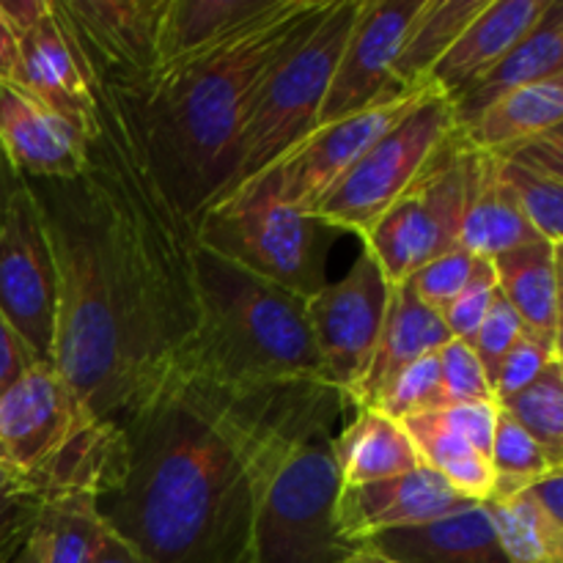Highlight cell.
<instances>
[{
	"label": "cell",
	"instance_id": "cell-1",
	"mask_svg": "<svg viewBox=\"0 0 563 563\" xmlns=\"http://www.w3.org/2000/svg\"><path fill=\"white\" fill-rule=\"evenodd\" d=\"M346 399L319 379L225 383L170 366L119 423L102 517L146 563H251L264 487Z\"/></svg>",
	"mask_w": 563,
	"mask_h": 563
},
{
	"label": "cell",
	"instance_id": "cell-2",
	"mask_svg": "<svg viewBox=\"0 0 563 563\" xmlns=\"http://www.w3.org/2000/svg\"><path fill=\"white\" fill-rule=\"evenodd\" d=\"M58 275L53 366L77 405L119 429L170 368L152 306L88 179H27Z\"/></svg>",
	"mask_w": 563,
	"mask_h": 563
},
{
	"label": "cell",
	"instance_id": "cell-3",
	"mask_svg": "<svg viewBox=\"0 0 563 563\" xmlns=\"http://www.w3.org/2000/svg\"><path fill=\"white\" fill-rule=\"evenodd\" d=\"M319 5L284 0L242 36L157 71L143 91L130 93L154 170L192 231L234 181L240 137L264 75Z\"/></svg>",
	"mask_w": 563,
	"mask_h": 563
},
{
	"label": "cell",
	"instance_id": "cell-4",
	"mask_svg": "<svg viewBox=\"0 0 563 563\" xmlns=\"http://www.w3.org/2000/svg\"><path fill=\"white\" fill-rule=\"evenodd\" d=\"M86 80L93 97L86 174L102 196L121 253L146 291L174 366L198 328L196 231L176 212L154 170L130 93L99 77L86 75Z\"/></svg>",
	"mask_w": 563,
	"mask_h": 563
},
{
	"label": "cell",
	"instance_id": "cell-5",
	"mask_svg": "<svg viewBox=\"0 0 563 563\" xmlns=\"http://www.w3.org/2000/svg\"><path fill=\"white\" fill-rule=\"evenodd\" d=\"M192 275L198 328L174 366L225 383H322L306 297L201 245L192 247Z\"/></svg>",
	"mask_w": 563,
	"mask_h": 563
},
{
	"label": "cell",
	"instance_id": "cell-6",
	"mask_svg": "<svg viewBox=\"0 0 563 563\" xmlns=\"http://www.w3.org/2000/svg\"><path fill=\"white\" fill-rule=\"evenodd\" d=\"M121 434L75 401L53 363H36L0 396V462L31 478L44 498L64 489H113Z\"/></svg>",
	"mask_w": 563,
	"mask_h": 563
},
{
	"label": "cell",
	"instance_id": "cell-7",
	"mask_svg": "<svg viewBox=\"0 0 563 563\" xmlns=\"http://www.w3.org/2000/svg\"><path fill=\"white\" fill-rule=\"evenodd\" d=\"M361 3L363 0H322L317 14L269 66L242 130L240 159L229 192L273 168L289 148L317 130L319 108Z\"/></svg>",
	"mask_w": 563,
	"mask_h": 563
},
{
	"label": "cell",
	"instance_id": "cell-8",
	"mask_svg": "<svg viewBox=\"0 0 563 563\" xmlns=\"http://www.w3.org/2000/svg\"><path fill=\"white\" fill-rule=\"evenodd\" d=\"M330 234L322 220L280 198L269 170L214 201L196 223V245L306 300L328 286Z\"/></svg>",
	"mask_w": 563,
	"mask_h": 563
},
{
	"label": "cell",
	"instance_id": "cell-9",
	"mask_svg": "<svg viewBox=\"0 0 563 563\" xmlns=\"http://www.w3.org/2000/svg\"><path fill=\"white\" fill-rule=\"evenodd\" d=\"M341 478L333 429L289 451L264 487L251 533V563H341L355 553L335 526Z\"/></svg>",
	"mask_w": 563,
	"mask_h": 563
},
{
	"label": "cell",
	"instance_id": "cell-10",
	"mask_svg": "<svg viewBox=\"0 0 563 563\" xmlns=\"http://www.w3.org/2000/svg\"><path fill=\"white\" fill-rule=\"evenodd\" d=\"M460 126L449 99L429 88L421 102L390 126L319 201L313 218L333 231H352L363 240L449 148Z\"/></svg>",
	"mask_w": 563,
	"mask_h": 563
},
{
	"label": "cell",
	"instance_id": "cell-11",
	"mask_svg": "<svg viewBox=\"0 0 563 563\" xmlns=\"http://www.w3.org/2000/svg\"><path fill=\"white\" fill-rule=\"evenodd\" d=\"M467 157L471 146L456 132L432 170L363 236V247L388 284H401L432 258L460 247Z\"/></svg>",
	"mask_w": 563,
	"mask_h": 563
},
{
	"label": "cell",
	"instance_id": "cell-12",
	"mask_svg": "<svg viewBox=\"0 0 563 563\" xmlns=\"http://www.w3.org/2000/svg\"><path fill=\"white\" fill-rule=\"evenodd\" d=\"M390 289L372 253L363 247L350 273L306 300L322 383L352 405L377 352Z\"/></svg>",
	"mask_w": 563,
	"mask_h": 563
},
{
	"label": "cell",
	"instance_id": "cell-13",
	"mask_svg": "<svg viewBox=\"0 0 563 563\" xmlns=\"http://www.w3.org/2000/svg\"><path fill=\"white\" fill-rule=\"evenodd\" d=\"M77 64L126 93L157 75V38L165 0H49Z\"/></svg>",
	"mask_w": 563,
	"mask_h": 563
},
{
	"label": "cell",
	"instance_id": "cell-14",
	"mask_svg": "<svg viewBox=\"0 0 563 563\" xmlns=\"http://www.w3.org/2000/svg\"><path fill=\"white\" fill-rule=\"evenodd\" d=\"M0 313L38 363H53L58 275L31 187L14 198L0 229Z\"/></svg>",
	"mask_w": 563,
	"mask_h": 563
},
{
	"label": "cell",
	"instance_id": "cell-15",
	"mask_svg": "<svg viewBox=\"0 0 563 563\" xmlns=\"http://www.w3.org/2000/svg\"><path fill=\"white\" fill-rule=\"evenodd\" d=\"M429 86L396 93L355 115L319 126L311 135L302 137L295 148L284 154L269 168L280 198L291 207L311 214L324 196L341 181V176L385 135L394 124H399L418 102Z\"/></svg>",
	"mask_w": 563,
	"mask_h": 563
},
{
	"label": "cell",
	"instance_id": "cell-16",
	"mask_svg": "<svg viewBox=\"0 0 563 563\" xmlns=\"http://www.w3.org/2000/svg\"><path fill=\"white\" fill-rule=\"evenodd\" d=\"M421 5L423 0H363L319 108L317 130L405 93L396 88V58Z\"/></svg>",
	"mask_w": 563,
	"mask_h": 563
},
{
	"label": "cell",
	"instance_id": "cell-17",
	"mask_svg": "<svg viewBox=\"0 0 563 563\" xmlns=\"http://www.w3.org/2000/svg\"><path fill=\"white\" fill-rule=\"evenodd\" d=\"M465 495L456 493L440 473L416 467L383 482L341 487L335 526L344 542L361 548L368 539L401 528H416L465 509Z\"/></svg>",
	"mask_w": 563,
	"mask_h": 563
},
{
	"label": "cell",
	"instance_id": "cell-18",
	"mask_svg": "<svg viewBox=\"0 0 563 563\" xmlns=\"http://www.w3.org/2000/svg\"><path fill=\"white\" fill-rule=\"evenodd\" d=\"M0 143L25 179L69 181L86 174L88 141L20 82L0 77Z\"/></svg>",
	"mask_w": 563,
	"mask_h": 563
},
{
	"label": "cell",
	"instance_id": "cell-19",
	"mask_svg": "<svg viewBox=\"0 0 563 563\" xmlns=\"http://www.w3.org/2000/svg\"><path fill=\"white\" fill-rule=\"evenodd\" d=\"M44 108L75 126L86 141L93 135V97L69 38L49 11L16 38V80Z\"/></svg>",
	"mask_w": 563,
	"mask_h": 563
},
{
	"label": "cell",
	"instance_id": "cell-20",
	"mask_svg": "<svg viewBox=\"0 0 563 563\" xmlns=\"http://www.w3.org/2000/svg\"><path fill=\"white\" fill-rule=\"evenodd\" d=\"M548 5L550 0H487L482 14L460 33L449 53L438 60L429 82L449 102L456 99L531 33Z\"/></svg>",
	"mask_w": 563,
	"mask_h": 563
},
{
	"label": "cell",
	"instance_id": "cell-21",
	"mask_svg": "<svg viewBox=\"0 0 563 563\" xmlns=\"http://www.w3.org/2000/svg\"><path fill=\"white\" fill-rule=\"evenodd\" d=\"M361 548L394 563H509L495 537L487 506L478 500L440 520L379 533Z\"/></svg>",
	"mask_w": 563,
	"mask_h": 563
},
{
	"label": "cell",
	"instance_id": "cell-22",
	"mask_svg": "<svg viewBox=\"0 0 563 563\" xmlns=\"http://www.w3.org/2000/svg\"><path fill=\"white\" fill-rule=\"evenodd\" d=\"M284 0H165L157 38V71L185 64L242 36Z\"/></svg>",
	"mask_w": 563,
	"mask_h": 563
},
{
	"label": "cell",
	"instance_id": "cell-23",
	"mask_svg": "<svg viewBox=\"0 0 563 563\" xmlns=\"http://www.w3.org/2000/svg\"><path fill=\"white\" fill-rule=\"evenodd\" d=\"M449 341L451 333L445 330L440 313L432 311V308L412 291V286L407 284V280L394 284L388 311H385L383 333H379L377 352H374L372 366H368L361 390H357L352 405H355L357 410L374 407L396 374L405 372L410 363L421 361L423 355L440 352Z\"/></svg>",
	"mask_w": 563,
	"mask_h": 563
},
{
	"label": "cell",
	"instance_id": "cell-24",
	"mask_svg": "<svg viewBox=\"0 0 563 563\" xmlns=\"http://www.w3.org/2000/svg\"><path fill=\"white\" fill-rule=\"evenodd\" d=\"M500 181L509 187L522 214L542 240L561 245L563 240V132L528 137V141L489 152Z\"/></svg>",
	"mask_w": 563,
	"mask_h": 563
},
{
	"label": "cell",
	"instance_id": "cell-25",
	"mask_svg": "<svg viewBox=\"0 0 563 563\" xmlns=\"http://www.w3.org/2000/svg\"><path fill=\"white\" fill-rule=\"evenodd\" d=\"M539 240L542 236L531 229L520 203L500 181L493 154L471 148L460 247L478 258H495Z\"/></svg>",
	"mask_w": 563,
	"mask_h": 563
},
{
	"label": "cell",
	"instance_id": "cell-26",
	"mask_svg": "<svg viewBox=\"0 0 563 563\" xmlns=\"http://www.w3.org/2000/svg\"><path fill=\"white\" fill-rule=\"evenodd\" d=\"M563 75V3L550 0L542 20L531 27L520 44L509 49L493 69L478 77L467 91L451 99L456 126H465L487 110L495 99L506 97L517 88L533 86V82L550 80Z\"/></svg>",
	"mask_w": 563,
	"mask_h": 563
},
{
	"label": "cell",
	"instance_id": "cell-27",
	"mask_svg": "<svg viewBox=\"0 0 563 563\" xmlns=\"http://www.w3.org/2000/svg\"><path fill=\"white\" fill-rule=\"evenodd\" d=\"M489 262L526 333L561 346V245L539 240Z\"/></svg>",
	"mask_w": 563,
	"mask_h": 563
},
{
	"label": "cell",
	"instance_id": "cell-28",
	"mask_svg": "<svg viewBox=\"0 0 563 563\" xmlns=\"http://www.w3.org/2000/svg\"><path fill=\"white\" fill-rule=\"evenodd\" d=\"M333 456L341 487L383 482L421 467L418 451L401 421L363 407L350 427L333 434Z\"/></svg>",
	"mask_w": 563,
	"mask_h": 563
},
{
	"label": "cell",
	"instance_id": "cell-29",
	"mask_svg": "<svg viewBox=\"0 0 563 563\" xmlns=\"http://www.w3.org/2000/svg\"><path fill=\"white\" fill-rule=\"evenodd\" d=\"M563 124V75L517 88L495 99L487 110L460 130L462 141L476 152H500L506 146L548 135Z\"/></svg>",
	"mask_w": 563,
	"mask_h": 563
},
{
	"label": "cell",
	"instance_id": "cell-30",
	"mask_svg": "<svg viewBox=\"0 0 563 563\" xmlns=\"http://www.w3.org/2000/svg\"><path fill=\"white\" fill-rule=\"evenodd\" d=\"M484 5L487 0H423L396 58V88L412 91V88L429 86V75L438 60L449 53L460 33L482 14Z\"/></svg>",
	"mask_w": 563,
	"mask_h": 563
},
{
	"label": "cell",
	"instance_id": "cell-31",
	"mask_svg": "<svg viewBox=\"0 0 563 563\" xmlns=\"http://www.w3.org/2000/svg\"><path fill=\"white\" fill-rule=\"evenodd\" d=\"M418 451L423 467L440 473L451 487L467 500H484L493 495L495 473L484 454H478L465 438L445 427L438 412H421L401 421Z\"/></svg>",
	"mask_w": 563,
	"mask_h": 563
},
{
	"label": "cell",
	"instance_id": "cell-32",
	"mask_svg": "<svg viewBox=\"0 0 563 563\" xmlns=\"http://www.w3.org/2000/svg\"><path fill=\"white\" fill-rule=\"evenodd\" d=\"M99 500L93 489H64L44 498L33 531L42 563H88L104 531Z\"/></svg>",
	"mask_w": 563,
	"mask_h": 563
},
{
	"label": "cell",
	"instance_id": "cell-33",
	"mask_svg": "<svg viewBox=\"0 0 563 563\" xmlns=\"http://www.w3.org/2000/svg\"><path fill=\"white\" fill-rule=\"evenodd\" d=\"M509 563H563V522L550 520L528 489L484 500Z\"/></svg>",
	"mask_w": 563,
	"mask_h": 563
},
{
	"label": "cell",
	"instance_id": "cell-34",
	"mask_svg": "<svg viewBox=\"0 0 563 563\" xmlns=\"http://www.w3.org/2000/svg\"><path fill=\"white\" fill-rule=\"evenodd\" d=\"M489 465L495 473V487L489 498H511L531 487L537 478L548 476L553 471H563L561 462H555L526 429L511 421L504 410L498 412L495 423L493 449H489ZM487 498V500H489Z\"/></svg>",
	"mask_w": 563,
	"mask_h": 563
},
{
	"label": "cell",
	"instance_id": "cell-35",
	"mask_svg": "<svg viewBox=\"0 0 563 563\" xmlns=\"http://www.w3.org/2000/svg\"><path fill=\"white\" fill-rule=\"evenodd\" d=\"M563 465V361H553L537 383L498 405Z\"/></svg>",
	"mask_w": 563,
	"mask_h": 563
},
{
	"label": "cell",
	"instance_id": "cell-36",
	"mask_svg": "<svg viewBox=\"0 0 563 563\" xmlns=\"http://www.w3.org/2000/svg\"><path fill=\"white\" fill-rule=\"evenodd\" d=\"M42 504V489L0 462V563H9L31 539Z\"/></svg>",
	"mask_w": 563,
	"mask_h": 563
},
{
	"label": "cell",
	"instance_id": "cell-37",
	"mask_svg": "<svg viewBox=\"0 0 563 563\" xmlns=\"http://www.w3.org/2000/svg\"><path fill=\"white\" fill-rule=\"evenodd\" d=\"M443 407V385H440V361L438 352L423 355L421 361L410 363L405 372L396 374L374 410L385 412V416L405 421L410 416H421V412H432Z\"/></svg>",
	"mask_w": 563,
	"mask_h": 563
},
{
	"label": "cell",
	"instance_id": "cell-38",
	"mask_svg": "<svg viewBox=\"0 0 563 563\" xmlns=\"http://www.w3.org/2000/svg\"><path fill=\"white\" fill-rule=\"evenodd\" d=\"M495 295H498V278H495L493 262H489V258H476V267H473L467 284L462 286L460 295L440 311V319H443L451 339L471 344L478 324L484 322L489 306H493Z\"/></svg>",
	"mask_w": 563,
	"mask_h": 563
},
{
	"label": "cell",
	"instance_id": "cell-39",
	"mask_svg": "<svg viewBox=\"0 0 563 563\" xmlns=\"http://www.w3.org/2000/svg\"><path fill=\"white\" fill-rule=\"evenodd\" d=\"M440 385H443V407L473 405V401H495L493 385L478 363L476 352L465 341L451 339L438 352Z\"/></svg>",
	"mask_w": 563,
	"mask_h": 563
},
{
	"label": "cell",
	"instance_id": "cell-40",
	"mask_svg": "<svg viewBox=\"0 0 563 563\" xmlns=\"http://www.w3.org/2000/svg\"><path fill=\"white\" fill-rule=\"evenodd\" d=\"M553 361H563L561 346L548 344V341L537 339V335L526 333L515 346H511L509 355L500 363L498 374H495L493 383V399L495 405H504L511 396H517L520 390H526L528 385L537 383L539 374L550 366Z\"/></svg>",
	"mask_w": 563,
	"mask_h": 563
},
{
	"label": "cell",
	"instance_id": "cell-41",
	"mask_svg": "<svg viewBox=\"0 0 563 563\" xmlns=\"http://www.w3.org/2000/svg\"><path fill=\"white\" fill-rule=\"evenodd\" d=\"M476 258L473 253H467L465 247H454V251L443 253V256L432 258L429 264H423L421 269L407 278V284L412 286L418 297L427 302L432 311H443L451 300L462 291V286L471 278L473 267H476Z\"/></svg>",
	"mask_w": 563,
	"mask_h": 563
},
{
	"label": "cell",
	"instance_id": "cell-42",
	"mask_svg": "<svg viewBox=\"0 0 563 563\" xmlns=\"http://www.w3.org/2000/svg\"><path fill=\"white\" fill-rule=\"evenodd\" d=\"M526 335L520 317L515 313V308L504 300V295H495L493 306H489L487 317L478 324L476 335H473L471 346L476 352L478 363H482L484 374H487L489 385L495 383V374H498L500 363L509 355L511 346Z\"/></svg>",
	"mask_w": 563,
	"mask_h": 563
},
{
	"label": "cell",
	"instance_id": "cell-43",
	"mask_svg": "<svg viewBox=\"0 0 563 563\" xmlns=\"http://www.w3.org/2000/svg\"><path fill=\"white\" fill-rule=\"evenodd\" d=\"M440 421L449 429H454L460 438H465L478 454L489 460V449H493L495 423H498L500 407L495 401H473V405H451L434 410Z\"/></svg>",
	"mask_w": 563,
	"mask_h": 563
},
{
	"label": "cell",
	"instance_id": "cell-44",
	"mask_svg": "<svg viewBox=\"0 0 563 563\" xmlns=\"http://www.w3.org/2000/svg\"><path fill=\"white\" fill-rule=\"evenodd\" d=\"M36 355L27 350L25 341L20 339L9 319L0 313V396L11 388L20 377H25L36 366Z\"/></svg>",
	"mask_w": 563,
	"mask_h": 563
},
{
	"label": "cell",
	"instance_id": "cell-45",
	"mask_svg": "<svg viewBox=\"0 0 563 563\" xmlns=\"http://www.w3.org/2000/svg\"><path fill=\"white\" fill-rule=\"evenodd\" d=\"M47 11L49 0H0V20L5 22L14 42L22 33L31 31Z\"/></svg>",
	"mask_w": 563,
	"mask_h": 563
},
{
	"label": "cell",
	"instance_id": "cell-46",
	"mask_svg": "<svg viewBox=\"0 0 563 563\" xmlns=\"http://www.w3.org/2000/svg\"><path fill=\"white\" fill-rule=\"evenodd\" d=\"M528 493H531V498L537 500V506L550 520L563 522V471H553L548 476L537 478L528 487Z\"/></svg>",
	"mask_w": 563,
	"mask_h": 563
},
{
	"label": "cell",
	"instance_id": "cell-47",
	"mask_svg": "<svg viewBox=\"0 0 563 563\" xmlns=\"http://www.w3.org/2000/svg\"><path fill=\"white\" fill-rule=\"evenodd\" d=\"M88 563H146V559H143L130 542H124V539H121L119 533L104 522L102 537H99L97 548H93Z\"/></svg>",
	"mask_w": 563,
	"mask_h": 563
},
{
	"label": "cell",
	"instance_id": "cell-48",
	"mask_svg": "<svg viewBox=\"0 0 563 563\" xmlns=\"http://www.w3.org/2000/svg\"><path fill=\"white\" fill-rule=\"evenodd\" d=\"M27 179L16 170V165L11 163V157L5 154L3 143H0V229H3L5 218H9V209L14 203V198L25 190Z\"/></svg>",
	"mask_w": 563,
	"mask_h": 563
},
{
	"label": "cell",
	"instance_id": "cell-49",
	"mask_svg": "<svg viewBox=\"0 0 563 563\" xmlns=\"http://www.w3.org/2000/svg\"><path fill=\"white\" fill-rule=\"evenodd\" d=\"M0 77L16 80V42L3 20H0Z\"/></svg>",
	"mask_w": 563,
	"mask_h": 563
},
{
	"label": "cell",
	"instance_id": "cell-50",
	"mask_svg": "<svg viewBox=\"0 0 563 563\" xmlns=\"http://www.w3.org/2000/svg\"><path fill=\"white\" fill-rule=\"evenodd\" d=\"M33 531H36V528H33ZM9 563H42V553H38V542H36V537H33V533H31V539L22 544L20 553H16Z\"/></svg>",
	"mask_w": 563,
	"mask_h": 563
},
{
	"label": "cell",
	"instance_id": "cell-51",
	"mask_svg": "<svg viewBox=\"0 0 563 563\" xmlns=\"http://www.w3.org/2000/svg\"><path fill=\"white\" fill-rule=\"evenodd\" d=\"M341 563H394V561L385 559V555H379V553H374V550H368V548H357L350 559L341 561Z\"/></svg>",
	"mask_w": 563,
	"mask_h": 563
}]
</instances>
